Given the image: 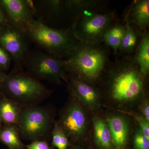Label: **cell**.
Masks as SVG:
<instances>
[{"instance_id": "1", "label": "cell", "mask_w": 149, "mask_h": 149, "mask_svg": "<svg viewBox=\"0 0 149 149\" xmlns=\"http://www.w3.org/2000/svg\"><path fill=\"white\" fill-rule=\"evenodd\" d=\"M104 73L107 75L105 85L107 93L115 101L125 103L143 96L145 79L132 55L110 62Z\"/></svg>"}, {"instance_id": "2", "label": "cell", "mask_w": 149, "mask_h": 149, "mask_svg": "<svg viewBox=\"0 0 149 149\" xmlns=\"http://www.w3.org/2000/svg\"><path fill=\"white\" fill-rule=\"evenodd\" d=\"M109 48L104 43L87 45L80 44L63 60L67 72L94 84L102 76L109 64Z\"/></svg>"}, {"instance_id": "3", "label": "cell", "mask_w": 149, "mask_h": 149, "mask_svg": "<svg viewBox=\"0 0 149 149\" xmlns=\"http://www.w3.org/2000/svg\"><path fill=\"white\" fill-rule=\"evenodd\" d=\"M25 31L33 42L44 48L49 54L59 59L66 58L80 44L71 28L54 29L40 19L33 18L29 21Z\"/></svg>"}, {"instance_id": "4", "label": "cell", "mask_w": 149, "mask_h": 149, "mask_svg": "<svg viewBox=\"0 0 149 149\" xmlns=\"http://www.w3.org/2000/svg\"><path fill=\"white\" fill-rule=\"evenodd\" d=\"M0 91L22 107L39 105L52 92L32 74L13 71L0 84Z\"/></svg>"}, {"instance_id": "5", "label": "cell", "mask_w": 149, "mask_h": 149, "mask_svg": "<svg viewBox=\"0 0 149 149\" xmlns=\"http://www.w3.org/2000/svg\"><path fill=\"white\" fill-rule=\"evenodd\" d=\"M118 20L115 12L102 7L85 11L75 18L71 27L77 41L83 45L103 43L105 33Z\"/></svg>"}, {"instance_id": "6", "label": "cell", "mask_w": 149, "mask_h": 149, "mask_svg": "<svg viewBox=\"0 0 149 149\" xmlns=\"http://www.w3.org/2000/svg\"><path fill=\"white\" fill-rule=\"evenodd\" d=\"M54 112L48 106L22 107L17 124L20 139L48 142L54 126Z\"/></svg>"}, {"instance_id": "7", "label": "cell", "mask_w": 149, "mask_h": 149, "mask_svg": "<svg viewBox=\"0 0 149 149\" xmlns=\"http://www.w3.org/2000/svg\"><path fill=\"white\" fill-rule=\"evenodd\" d=\"M26 61L29 73L38 80L58 85L61 84L62 80H68L63 60L46 53L36 52L28 57Z\"/></svg>"}, {"instance_id": "8", "label": "cell", "mask_w": 149, "mask_h": 149, "mask_svg": "<svg viewBox=\"0 0 149 149\" xmlns=\"http://www.w3.org/2000/svg\"><path fill=\"white\" fill-rule=\"evenodd\" d=\"M57 122L68 137L70 143L81 144L87 132V121L79 102L72 98L62 111Z\"/></svg>"}, {"instance_id": "9", "label": "cell", "mask_w": 149, "mask_h": 149, "mask_svg": "<svg viewBox=\"0 0 149 149\" xmlns=\"http://www.w3.org/2000/svg\"><path fill=\"white\" fill-rule=\"evenodd\" d=\"M26 32L21 27L8 21L0 27V46L20 67L28 57V46Z\"/></svg>"}, {"instance_id": "10", "label": "cell", "mask_w": 149, "mask_h": 149, "mask_svg": "<svg viewBox=\"0 0 149 149\" xmlns=\"http://www.w3.org/2000/svg\"><path fill=\"white\" fill-rule=\"evenodd\" d=\"M68 88L72 98L91 110L98 109L100 106V94L93 84L70 75Z\"/></svg>"}, {"instance_id": "11", "label": "cell", "mask_w": 149, "mask_h": 149, "mask_svg": "<svg viewBox=\"0 0 149 149\" xmlns=\"http://www.w3.org/2000/svg\"><path fill=\"white\" fill-rule=\"evenodd\" d=\"M0 4L8 20L24 30L28 22L33 19L34 7L30 1L1 0Z\"/></svg>"}, {"instance_id": "12", "label": "cell", "mask_w": 149, "mask_h": 149, "mask_svg": "<svg viewBox=\"0 0 149 149\" xmlns=\"http://www.w3.org/2000/svg\"><path fill=\"white\" fill-rule=\"evenodd\" d=\"M107 123L111 136L114 149H128L129 124L125 118L118 115L107 118Z\"/></svg>"}, {"instance_id": "13", "label": "cell", "mask_w": 149, "mask_h": 149, "mask_svg": "<svg viewBox=\"0 0 149 149\" xmlns=\"http://www.w3.org/2000/svg\"><path fill=\"white\" fill-rule=\"evenodd\" d=\"M125 19L141 35L147 31L149 25V0L135 1Z\"/></svg>"}, {"instance_id": "14", "label": "cell", "mask_w": 149, "mask_h": 149, "mask_svg": "<svg viewBox=\"0 0 149 149\" xmlns=\"http://www.w3.org/2000/svg\"><path fill=\"white\" fill-rule=\"evenodd\" d=\"M93 123L94 148L95 149H114L107 123L100 118L96 117L93 118Z\"/></svg>"}, {"instance_id": "15", "label": "cell", "mask_w": 149, "mask_h": 149, "mask_svg": "<svg viewBox=\"0 0 149 149\" xmlns=\"http://www.w3.org/2000/svg\"><path fill=\"white\" fill-rule=\"evenodd\" d=\"M134 56L139 65L141 76L144 79L149 73V34L148 31L141 34Z\"/></svg>"}, {"instance_id": "16", "label": "cell", "mask_w": 149, "mask_h": 149, "mask_svg": "<svg viewBox=\"0 0 149 149\" xmlns=\"http://www.w3.org/2000/svg\"><path fill=\"white\" fill-rule=\"evenodd\" d=\"M22 107L3 95L0 98V119L4 124L16 125Z\"/></svg>"}, {"instance_id": "17", "label": "cell", "mask_w": 149, "mask_h": 149, "mask_svg": "<svg viewBox=\"0 0 149 149\" xmlns=\"http://www.w3.org/2000/svg\"><path fill=\"white\" fill-rule=\"evenodd\" d=\"M0 142L9 149H26L16 125L4 124L0 130Z\"/></svg>"}, {"instance_id": "18", "label": "cell", "mask_w": 149, "mask_h": 149, "mask_svg": "<svg viewBox=\"0 0 149 149\" xmlns=\"http://www.w3.org/2000/svg\"><path fill=\"white\" fill-rule=\"evenodd\" d=\"M125 29V24L117 20L107 29L104 35L103 43L108 47L112 48L116 54L120 48Z\"/></svg>"}, {"instance_id": "19", "label": "cell", "mask_w": 149, "mask_h": 149, "mask_svg": "<svg viewBox=\"0 0 149 149\" xmlns=\"http://www.w3.org/2000/svg\"><path fill=\"white\" fill-rule=\"evenodd\" d=\"M125 21L126 29L118 53L123 56L131 55L137 48L141 34L130 25L127 20L125 19Z\"/></svg>"}, {"instance_id": "20", "label": "cell", "mask_w": 149, "mask_h": 149, "mask_svg": "<svg viewBox=\"0 0 149 149\" xmlns=\"http://www.w3.org/2000/svg\"><path fill=\"white\" fill-rule=\"evenodd\" d=\"M51 136V145L54 148L58 149H68L71 144L68 137L57 121L54 122Z\"/></svg>"}, {"instance_id": "21", "label": "cell", "mask_w": 149, "mask_h": 149, "mask_svg": "<svg viewBox=\"0 0 149 149\" xmlns=\"http://www.w3.org/2000/svg\"><path fill=\"white\" fill-rule=\"evenodd\" d=\"M133 149H149V139L144 135L140 129L135 132L133 137Z\"/></svg>"}, {"instance_id": "22", "label": "cell", "mask_w": 149, "mask_h": 149, "mask_svg": "<svg viewBox=\"0 0 149 149\" xmlns=\"http://www.w3.org/2000/svg\"><path fill=\"white\" fill-rule=\"evenodd\" d=\"M130 115L133 116L139 123L140 129L144 135L149 139V122L142 114L132 113Z\"/></svg>"}, {"instance_id": "23", "label": "cell", "mask_w": 149, "mask_h": 149, "mask_svg": "<svg viewBox=\"0 0 149 149\" xmlns=\"http://www.w3.org/2000/svg\"><path fill=\"white\" fill-rule=\"evenodd\" d=\"M10 56L0 46V68L3 71L7 70L10 65Z\"/></svg>"}, {"instance_id": "24", "label": "cell", "mask_w": 149, "mask_h": 149, "mask_svg": "<svg viewBox=\"0 0 149 149\" xmlns=\"http://www.w3.org/2000/svg\"><path fill=\"white\" fill-rule=\"evenodd\" d=\"M27 149H54L55 148L46 141H32L31 143L25 146Z\"/></svg>"}, {"instance_id": "25", "label": "cell", "mask_w": 149, "mask_h": 149, "mask_svg": "<svg viewBox=\"0 0 149 149\" xmlns=\"http://www.w3.org/2000/svg\"><path fill=\"white\" fill-rule=\"evenodd\" d=\"M142 114L149 122V104L148 101L145 100L141 104V106Z\"/></svg>"}, {"instance_id": "26", "label": "cell", "mask_w": 149, "mask_h": 149, "mask_svg": "<svg viewBox=\"0 0 149 149\" xmlns=\"http://www.w3.org/2000/svg\"><path fill=\"white\" fill-rule=\"evenodd\" d=\"M8 21V19L6 16L0 4V27Z\"/></svg>"}, {"instance_id": "27", "label": "cell", "mask_w": 149, "mask_h": 149, "mask_svg": "<svg viewBox=\"0 0 149 149\" xmlns=\"http://www.w3.org/2000/svg\"><path fill=\"white\" fill-rule=\"evenodd\" d=\"M68 149H90L81 144L72 143L70 144Z\"/></svg>"}, {"instance_id": "28", "label": "cell", "mask_w": 149, "mask_h": 149, "mask_svg": "<svg viewBox=\"0 0 149 149\" xmlns=\"http://www.w3.org/2000/svg\"><path fill=\"white\" fill-rule=\"evenodd\" d=\"M7 75L5 73L4 71L0 68V84L4 80Z\"/></svg>"}, {"instance_id": "29", "label": "cell", "mask_w": 149, "mask_h": 149, "mask_svg": "<svg viewBox=\"0 0 149 149\" xmlns=\"http://www.w3.org/2000/svg\"><path fill=\"white\" fill-rule=\"evenodd\" d=\"M2 122L1 120V119H0V130H1V128H2Z\"/></svg>"}, {"instance_id": "30", "label": "cell", "mask_w": 149, "mask_h": 149, "mask_svg": "<svg viewBox=\"0 0 149 149\" xmlns=\"http://www.w3.org/2000/svg\"><path fill=\"white\" fill-rule=\"evenodd\" d=\"M3 95V94L0 91V98H1V97H2Z\"/></svg>"}]
</instances>
